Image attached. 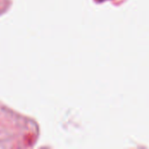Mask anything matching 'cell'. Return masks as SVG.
Masks as SVG:
<instances>
[{
	"label": "cell",
	"instance_id": "6da1fadb",
	"mask_svg": "<svg viewBox=\"0 0 149 149\" xmlns=\"http://www.w3.org/2000/svg\"><path fill=\"white\" fill-rule=\"evenodd\" d=\"M0 3H10V0H0ZM3 5H4V4H3ZM5 6H8V5H5Z\"/></svg>",
	"mask_w": 149,
	"mask_h": 149
}]
</instances>
